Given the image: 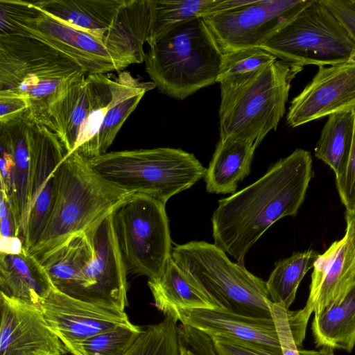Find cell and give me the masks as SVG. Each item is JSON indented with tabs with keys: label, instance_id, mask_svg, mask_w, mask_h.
<instances>
[{
	"label": "cell",
	"instance_id": "obj_42",
	"mask_svg": "<svg viewBox=\"0 0 355 355\" xmlns=\"http://www.w3.org/2000/svg\"><path fill=\"white\" fill-rule=\"evenodd\" d=\"M0 198L1 239L18 237L16 222L10 202L2 190Z\"/></svg>",
	"mask_w": 355,
	"mask_h": 355
},
{
	"label": "cell",
	"instance_id": "obj_39",
	"mask_svg": "<svg viewBox=\"0 0 355 355\" xmlns=\"http://www.w3.org/2000/svg\"><path fill=\"white\" fill-rule=\"evenodd\" d=\"M210 337L218 355H279L240 340L220 336Z\"/></svg>",
	"mask_w": 355,
	"mask_h": 355
},
{
	"label": "cell",
	"instance_id": "obj_24",
	"mask_svg": "<svg viewBox=\"0 0 355 355\" xmlns=\"http://www.w3.org/2000/svg\"><path fill=\"white\" fill-rule=\"evenodd\" d=\"M125 0H44L31 1L41 11L103 40Z\"/></svg>",
	"mask_w": 355,
	"mask_h": 355
},
{
	"label": "cell",
	"instance_id": "obj_18",
	"mask_svg": "<svg viewBox=\"0 0 355 355\" xmlns=\"http://www.w3.org/2000/svg\"><path fill=\"white\" fill-rule=\"evenodd\" d=\"M0 355H63L67 350L40 309L0 295Z\"/></svg>",
	"mask_w": 355,
	"mask_h": 355
},
{
	"label": "cell",
	"instance_id": "obj_5",
	"mask_svg": "<svg viewBox=\"0 0 355 355\" xmlns=\"http://www.w3.org/2000/svg\"><path fill=\"white\" fill-rule=\"evenodd\" d=\"M223 57L199 17L180 25L149 46L145 69L160 92L183 100L218 83Z\"/></svg>",
	"mask_w": 355,
	"mask_h": 355
},
{
	"label": "cell",
	"instance_id": "obj_10",
	"mask_svg": "<svg viewBox=\"0 0 355 355\" xmlns=\"http://www.w3.org/2000/svg\"><path fill=\"white\" fill-rule=\"evenodd\" d=\"M259 46L302 69L355 62V43L322 0H313Z\"/></svg>",
	"mask_w": 355,
	"mask_h": 355
},
{
	"label": "cell",
	"instance_id": "obj_14",
	"mask_svg": "<svg viewBox=\"0 0 355 355\" xmlns=\"http://www.w3.org/2000/svg\"><path fill=\"white\" fill-rule=\"evenodd\" d=\"M111 212L86 230L94 257L85 269L76 299L124 311L128 304V275L116 242Z\"/></svg>",
	"mask_w": 355,
	"mask_h": 355
},
{
	"label": "cell",
	"instance_id": "obj_36",
	"mask_svg": "<svg viewBox=\"0 0 355 355\" xmlns=\"http://www.w3.org/2000/svg\"><path fill=\"white\" fill-rule=\"evenodd\" d=\"M178 328L180 344L189 355H218L209 335L184 324Z\"/></svg>",
	"mask_w": 355,
	"mask_h": 355
},
{
	"label": "cell",
	"instance_id": "obj_23",
	"mask_svg": "<svg viewBox=\"0 0 355 355\" xmlns=\"http://www.w3.org/2000/svg\"><path fill=\"white\" fill-rule=\"evenodd\" d=\"M93 257V245L85 231L73 236L37 260L46 271L53 287L75 299L85 269Z\"/></svg>",
	"mask_w": 355,
	"mask_h": 355
},
{
	"label": "cell",
	"instance_id": "obj_3",
	"mask_svg": "<svg viewBox=\"0 0 355 355\" xmlns=\"http://www.w3.org/2000/svg\"><path fill=\"white\" fill-rule=\"evenodd\" d=\"M58 170L51 216L39 239L27 252L37 259L85 232L130 194L94 171L89 160L76 151L64 156Z\"/></svg>",
	"mask_w": 355,
	"mask_h": 355
},
{
	"label": "cell",
	"instance_id": "obj_32",
	"mask_svg": "<svg viewBox=\"0 0 355 355\" xmlns=\"http://www.w3.org/2000/svg\"><path fill=\"white\" fill-rule=\"evenodd\" d=\"M178 320L166 314L162 322L148 326L125 355H180Z\"/></svg>",
	"mask_w": 355,
	"mask_h": 355
},
{
	"label": "cell",
	"instance_id": "obj_6",
	"mask_svg": "<svg viewBox=\"0 0 355 355\" xmlns=\"http://www.w3.org/2000/svg\"><path fill=\"white\" fill-rule=\"evenodd\" d=\"M92 169L130 193H143L166 204L205 177L207 168L193 153L156 148L106 153L89 160Z\"/></svg>",
	"mask_w": 355,
	"mask_h": 355
},
{
	"label": "cell",
	"instance_id": "obj_26",
	"mask_svg": "<svg viewBox=\"0 0 355 355\" xmlns=\"http://www.w3.org/2000/svg\"><path fill=\"white\" fill-rule=\"evenodd\" d=\"M0 128L8 134L12 146L14 195L10 204L15 219L18 237L24 244L30 207V146L26 110L6 121L0 122Z\"/></svg>",
	"mask_w": 355,
	"mask_h": 355
},
{
	"label": "cell",
	"instance_id": "obj_20",
	"mask_svg": "<svg viewBox=\"0 0 355 355\" xmlns=\"http://www.w3.org/2000/svg\"><path fill=\"white\" fill-rule=\"evenodd\" d=\"M110 78L112 96L103 123L95 137L76 150L87 160L107 153L119 130L144 94L156 87L152 81H142L128 71L123 70L116 74L110 73Z\"/></svg>",
	"mask_w": 355,
	"mask_h": 355
},
{
	"label": "cell",
	"instance_id": "obj_1",
	"mask_svg": "<svg viewBox=\"0 0 355 355\" xmlns=\"http://www.w3.org/2000/svg\"><path fill=\"white\" fill-rule=\"evenodd\" d=\"M312 175L310 153L298 148L254 183L218 200L211 217L214 244L243 264L250 247L272 225L296 215Z\"/></svg>",
	"mask_w": 355,
	"mask_h": 355
},
{
	"label": "cell",
	"instance_id": "obj_9",
	"mask_svg": "<svg viewBox=\"0 0 355 355\" xmlns=\"http://www.w3.org/2000/svg\"><path fill=\"white\" fill-rule=\"evenodd\" d=\"M0 34H20L52 47L86 74L121 71L130 65L96 36L47 15L31 2L0 0Z\"/></svg>",
	"mask_w": 355,
	"mask_h": 355
},
{
	"label": "cell",
	"instance_id": "obj_25",
	"mask_svg": "<svg viewBox=\"0 0 355 355\" xmlns=\"http://www.w3.org/2000/svg\"><path fill=\"white\" fill-rule=\"evenodd\" d=\"M257 146L234 138L220 139L205 175L206 190L216 194L234 193L250 172Z\"/></svg>",
	"mask_w": 355,
	"mask_h": 355
},
{
	"label": "cell",
	"instance_id": "obj_38",
	"mask_svg": "<svg viewBox=\"0 0 355 355\" xmlns=\"http://www.w3.org/2000/svg\"><path fill=\"white\" fill-rule=\"evenodd\" d=\"M336 188L341 202L347 211L355 212V130L353 145L347 170L339 179L336 180Z\"/></svg>",
	"mask_w": 355,
	"mask_h": 355
},
{
	"label": "cell",
	"instance_id": "obj_11",
	"mask_svg": "<svg viewBox=\"0 0 355 355\" xmlns=\"http://www.w3.org/2000/svg\"><path fill=\"white\" fill-rule=\"evenodd\" d=\"M110 73H83L71 80L49 105L52 130L69 155L98 133L112 99Z\"/></svg>",
	"mask_w": 355,
	"mask_h": 355
},
{
	"label": "cell",
	"instance_id": "obj_22",
	"mask_svg": "<svg viewBox=\"0 0 355 355\" xmlns=\"http://www.w3.org/2000/svg\"><path fill=\"white\" fill-rule=\"evenodd\" d=\"M151 13L152 0H125L104 34L103 42L130 64L142 63Z\"/></svg>",
	"mask_w": 355,
	"mask_h": 355
},
{
	"label": "cell",
	"instance_id": "obj_43",
	"mask_svg": "<svg viewBox=\"0 0 355 355\" xmlns=\"http://www.w3.org/2000/svg\"><path fill=\"white\" fill-rule=\"evenodd\" d=\"M334 349L322 347L320 350L299 349L300 355H334Z\"/></svg>",
	"mask_w": 355,
	"mask_h": 355
},
{
	"label": "cell",
	"instance_id": "obj_29",
	"mask_svg": "<svg viewBox=\"0 0 355 355\" xmlns=\"http://www.w3.org/2000/svg\"><path fill=\"white\" fill-rule=\"evenodd\" d=\"M355 110L328 116L315 148V156L334 171L336 180L345 174L353 145Z\"/></svg>",
	"mask_w": 355,
	"mask_h": 355
},
{
	"label": "cell",
	"instance_id": "obj_34",
	"mask_svg": "<svg viewBox=\"0 0 355 355\" xmlns=\"http://www.w3.org/2000/svg\"><path fill=\"white\" fill-rule=\"evenodd\" d=\"M283 355H300L299 349L305 338L309 319L313 311L304 306L291 311L282 304L268 301Z\"/></svg>",
	"mask_w": 355,
	"mask_h": 355
},
{
	"label": "cell",
	"instance_id": "obj_16",
	"mask_svg": "<svg viewBox=\"0 0 355 355\" xmlns=\"http://www.w3.org/2000/svg\"><path fill=\"white\" fill-rule=\"evenodd\" d=\"M40 309L48 327L67 350L93 336L132 324L124 311L72 298L55 288L43 300Z\"/></svg>",
	"mask_w": 355,
	"mask_h": 355
},
{
	"label": "cell",
	"instance_id": "obj_35",
	"mask_svg": "<svg viewBox=\"0 0 355 355\" xmlns=\"http://www.w3.org/2000/svg\"><path fill=\"white\" fill-rule=\"evenodd\" d=\"M223 55L218 83L232 76L260 69L277 60L272 54L259 46L241 49Z\"/></svg>",
	"mask_w": 355,
	"mask_h": 355
},
{
	"label": "cell",
	"instance_id": "obj_4",
	"mask_svg": "<svg viewBox=\"0 0 355 355\" xmlns=\"http://www.w3.org/2000/svg\"><path fill=\"white\" fill-rule=\"evenodd\" d=\"M83 73L75 62L40 40L20 34H0V92L26 98L31 117L51 130L50 104Z\"/></svg>",
	"mask_w": 355,
	"mask_h": 355
},
{
	"label": "cell",
	"instance_id": "obj_8",
	"mask_svg": "<svg viewBox=\"0 0 355 355\" xmlns=\"http://www.w3.org/2000/svg\"><path fill=\"white\" fill-rule=\"evenodd\" d=\"M165 205L143 193H130L111 212L113 231L127 275L159 277L171 257Z\"/></svg>",
	"mask_w": 355,
	"mask_h": 355
},
{
	"label": "cell",
	"instance_id": "obj_28",
	"mask_svg": "<svg viewBox=\"0 0 355 355\" xmlns=\"http://www.w3.org/2000/svg\"><path fill=\"white\" fill-rule=\"evenodd\" d=\"M311 328L317 347L351 352L355 345V285L340 304L314 315Z\"/></svg>",
	"mask_w": 355,
	"mask_h": 355
},
{
	"label": "cell",
	"instance_id": "obj_17",
	"mask_svg": "<svg viewBox=\"0 0 355 355\" xmlns=\"http://www.w3.org/2000/svg\"><path fill=\"white\" fill-rule=\"evenodd\" d=\"M346 232L317 257L311 275L306 306L314 315L340 304L355 284V218L346 211Z\"/></svg>",
	"mask_w": 355,
	"mask_h": 355
},
{
	"label": "cell",
	"instance_id": "obj_30",
	"mask_svg": "<svg viewBox=\"0 0 355 355\" xmlns=\"http://www.w3.org/2000/svg\"><path fill=\"white\" fill-rule=\"evenodd\" d=\"M219 0L153 1L149 46L180 25L207 16Z\"/></svg>",
	"mask_w": 355,
	"mask_h": 355
},
{
	"label": "cell",
	"instance_id": "obj_12",
	"mask_svg": "<svg viewBox=\"0 0 355 355\" xmlns=\"http://www.w3.org/2000/svg\"><path fill=\"white\" fill-rule=\"evenodd\" d=\"M313 0H251L239 8L202 17L224 54L259 46Z\"/></svg>",
	"mask_w": 355,
	"mask_h": 355
},
{
	"label": "cell",
	"instance_id": "obj_2",
	"mask_svg": "<svg viewBox=\"0 0 355 355\" xmlns=\"http://www.w3.org/2000/svg\"><path fill=\"white\" fill-rule=\"evenodd\" d=\"M302 69L276 60L222 80L220 139L230 137L258 146L269 132L277 129L286 111L291 81Z\"/></svg>",
	"mask_w": 355,
	"mask_h": 355
},
{
	"label": "cell",
	"instance_id": "obj_33",
	"mask_svg": "<svg viewBox=\"0 0 355 355\" xmlns=\"http://www.w3.org/2000/svg\"><path fill=\"white\" fill-rule=\"evenodd\" d=\"M142 331L133 324L121 325L88 338L67 351L73 355H125Z\"/></svg>",
	"mask_w": 355,
	"mask_h": 355
},
{
	"label": "cell",
	"instance_id": "obj_15",
	"mask_svg": "<svg viewBox=\"0 0 355 355\" xmlns=\"http://www.w3.org/2000/svg\"><path fill=\"white\" fill-rule=\"evenodd\" d=\"M355 110V62L320 66L311 81L291 101L292 128L332 114Z\"/></svg>",
	"mask_w": 355,
	"mask_h": 355
},
{
	"label": "cell",
	"instance_id": "obj_45",
	"mask_svg": "<svg viewBox=\"0 0 355 355\" xmlns=\"http://www.w3.org/2000/svg\"><path fill=\"white\" fill-rule=\"evenodd\" d=\"M352 214H353V215H354V216L355 218V212L354 213H352ZM354 285H355V284H354Z\"/></svg>",
	"mask_w": 355,
	"mask_h": 355
},
{
	"label": "cell",
	"instance_id": "obj_27",
	"mask_svg": "<svg viewBox=\"0 0 355 355\" xmlns=\"http://www.w3.org/2000/svg\"><path fill=\"white\" fill-rule=\"evenodd\" d=\"M155 305L164 315H176L179 310L220 309L175 263L172 257L162 275L148 281Z\"/></svg>",
	"mask_w": 355,
	"mask_h": 355
},
{
	"label": "cell",
	"instance_id": "obj_13",
	"mask_svg": "<svg viewBox=\"0 0 355 355\" xmlns=\"http://www.w3.org/2000/svg\"><path fill=\"white\" fill-rule=\"evenodd\" d=\"M30 146L29 214L24 248L27 252L43 232L58 187V166L66 151L58 135L36 122L27 110Z\"/></svg>",
	"mask_w": 355,
	"mask_h": 355
},
{
	"label": "cell",
	"instance_id": "obj_31",
	"mask_svg": "<svg viewBox=\"0 0 355 355\" xmlns=\"http://www.w3.org/2000/svg\"><path fill=\"white\" fill-rule=\"evenodd\" d=\"M318 255L317 252L309 250L294 253L276 263L266 282L270 301L289 309L301 281L308 270L313 267Z\"/></svg>",
	"mask_w": 355,
	"mask_h": 355
},
{
	"label": "cell",
	"instance_id": "obj_41",
	"mask_svg": "<svg viewBox=\"0 0 355 355\" xmlns=\"http://www.w3.org/2000/svg\"><path fill=\"white\" fill-rule=\"evenodd\" d=\"M28 107L26 98L10 92H0V122L8 121Z\"/></svg>",
	"mask_w": 355,
	"mask_h": 355
},
{
	"label": "cell",
	"instance_id": "obj_40",
	"mask_svg": "<svg viewBox=\"0 0 355 355\" xmlns=\"http://www.w3.org/2000/svg\"><path fill=\"white\" fill-rule=\"evenodd\" d=\"M355 43V1L322 0Z\"/></svg>",
	"mask_w": 355,
	"mask_h": 355
},
{
	"label": "cell",
	"instance_id": "obj_7",
	"mask_svg": "<svg viewBox=\"0 0 355 355\" xmlns=\"http://www.w3.org/2000/svg\"><path fill=\"white\" fill-rule=\"evenodd\" d=\"M171 257L185 275L225 311L248 317L272 318L266 283L243 264L205 241L176 245Z\"/></svg>",
	"mask_w": 355,
	"mask_h": 355
},
{
	"label": "cell",
	"instance_id": "obj_44",
	"mask_svg": "<svg viewBox=\"0 0 355 355\" xmlns=\"http://www.w3.org/2000/svg\"><path fill=\"white\" fill-rule=\"evenodd\" d=\"M180 355H189L186 349L181 344H180Z\"/></svg>",
	"mask_w": 355,
	"mask_h": 355
},
{
	"label": "cell",
	"instance_id": "obj_19",
	"mask_svg": "<svg viewBox=\"0 0 355 355\" xmlns=\"http://www.w3.org/2000/svg\"><path fill=\"white\" fill-rule=\"evenodd\" d=\"M181 324L189 325L209 336H220L283 355L272 318L248 317L222 309L179 310Z\"/></svg>",
	"mask_w": 355,
	"mask_h": 355
},
{
	"label": "cell",
	"instance_id": "obj_21",
	"mask_svg": "<svg viewBox=\"0 0 355 355\" xmlns=\"http://www.w3.org/2000/svg\"><path fill=\"white\" fill-rule=\"evenodd\" d=\"M53 288L46 271L35 257L26 251L0 252V295L40 309Z\"/></svg>",
	"mask_w": 355,
	"mask_h": 355
},
{
	"label": "cell",
	"instance_id": "obj_37",
	"mask_svg": "<svg viewBox=\"0 0 355 355\" xmlns=\"http://www.w3.org/2000/svg\"><path fill=\"white\" fill-rule=\"evenodd\" d=\"M1 190L10 203L14 195V161L10 140L6 132L0 128Z\"/></svg>",
	"mask_w": 355,
	"mask_h": 355
}]
</instances>
